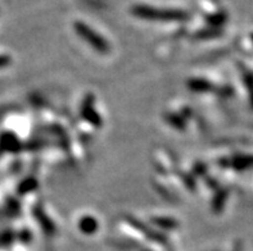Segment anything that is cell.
Returning a JSON list of instances; mask_svg holds the SVG:
<instances>
[{
	"label": "cell",
	"mask_w": 253,
	"mask_h": 251,
	"mask_svg": "<svg viewBox=\"0 0 253 251\" xmlns=\"http://www.w3.org/2000/svg\"><path fill=\"white\" fill-rule=\"evenodd\" d=\"M75 29H76L77 34H79L81 37L85 38V40H86L90 45H93L96 50L107 51V49H108V45H107V42L104 41V38L100 37V36L98 35L95 31H93V30L90 29V27H87L85 23L77 22L76 25H75Z\"/></svg>",
	"instance_id": "7a4b0ae2"
},
{
	"label": "cell",
	"mask_w": 253,
	"mask_h": 251,
	"mask_svg": "<svg viewBox=\"0 0 253 251\" xmlns=\"http://www.w3.org/2000/svg\"><path fill=\"white\" fill-rule=\"evenodd\" d=\"M135 16L149 21H181L185 18V13L181 10L158 9L147 5H138L132 9Z\"/></svg>",
	"instance_id": "6da1fadb"
}]
</instances>
